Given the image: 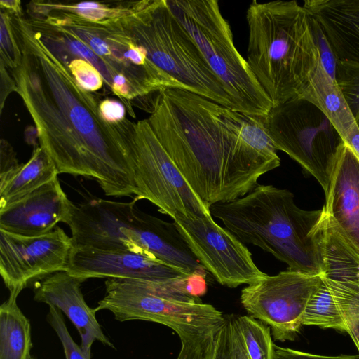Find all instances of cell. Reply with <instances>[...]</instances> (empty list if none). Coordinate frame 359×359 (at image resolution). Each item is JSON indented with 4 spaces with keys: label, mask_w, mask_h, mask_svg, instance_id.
<instances>
[{
    "label": "cell",
    "mask_w": 359,
    "mask_h": 359,
    "mask_svg": "<svg viewBox=\"0 0 359 359\" xmlns=\"http://www.w3.org/2000/svg\"><path fill=\"white\" fill-rule=\"evenodd\" d=\"M57 175L53 159L41 147H36L26 163H21L13 173L0 180V210L20 201Z\"/></svg>",
    "instance_id": "obj_21"
},
{
    "label": "cell",
    "mask_w": 359,
    "mask_h": 359,
    "mask_svg": "<svg viewBox=\"0 0 359 359\" xmlns=\"http://www.w3.org/2000/svg\"><path fill=\"white\" fill-rule=\"evenodd\" d=\"M65 271L84 281L99 278L170 281L191 276L148 255L89 246H73Z\"/></svg>",
    "instance_id": "obj_14"
},
{
    "label": "cell",
    "mask_w": 359,
    "mask_h": 359,
    "mask_svg": "<svg viewBox=\"0 0 359 359\" xmlns=\"http://www.w3.org/2000/svg\"><path fill=\"white\" fill-rule=\"evenodd\" d=\"M73 243L60 226L39 236L0 229V274L9 292L22 291L36 278L66 271Z\"/></svg>",
    "instance_id": "obj_13"
},
{
    "label": "cell",
    "mask_w": 359,
    "mask_h": 359,
    "mask_svg": "<svg viewBox=\"0 0 359 359\" xmlns=\"http://www.w3.org/2000/svg\"><path fill=\"white\" fill-rule=\"evenodd\" d=\"M147 111L158 141L208 207L244 196L280 165L262 117L176 88L155 93Z\"/></svg>",
    "instance_id": "obj_2"
},
{
    "label": "cell",
    "mask_w": 359,
    "mask_h": 359,
    "mask_svg": "<svg viewBox=\"0 0 359 359\" xmlns=\"http://www.w3.org/2000/svg\"><path fill=\"white\" fill-rule=\"evenodd\" d=\"M22 53L10 70L34 121L36 137L58 174L95 180L107 196H136L133 165L119 123L100 116V101L76 82L66 65L23 17H12Z\"/></svg>",
    "instance_id": "obj_1"
},
{
    "label": "cell",
    "mask_w": 359,
    "mask_h": 359,
    "mask_svg": "<svg viewBox=\"0 0 359 359\" xmlns=\"http://www.w3.org/2000/svg\"><path fill=\"white\" fill-rule=\"evenodd\" d=\"M39 18L70 30L102 59L111 76L110 90L132 117H135L132 104L136 99L165 88L188 90L149 60L145 49L123 27L121 18L92 22L63 13Z\"/></svg>",
    "instance_id": "obj_8"
},
{
    "label": "cell",
    "mask_w": 359,
    "mask_h": 359,
    "mask_svg": "<svg viewBox=\"0 0 359 359\" xmlns=\"http://www.w3.org/2000/svg\"><path fill=\"white\" fill-rule=\"evenodd\" d=\"M323 283L321 275L287 269L265 274L245 287L241 302L253 318L271 327L274 340L294 341L302 326L308 302Z\"/></svg>",
    "instance_id": "obj_11"
},
{
    "label": "cell",
    "mask_w": 359,
    "mask_h": 359,
    "mask_svg": "<svg viewBox=\"0 0 359 359\" xmlns=\"http://www.w3.org/2000/svg\"><path fill=\"white\" fill-rule=\"evenodd\" d=\"M121 22L158 68L189 91L236 111L231 98L166 0L139 1L133 13Z\"/></svg>",
    "instance_id": "obj_6"
},
{
    "label": "cell",
    "mask_w": 359,
    "mask_h": 359,
    "mask_svg": "<svg viewBox=\"0 0 359 359\" xmlns=\"http://www.w3.org/2000/svg\"><path fill=\"white\" fill-rule=\"evenodd\" d=\"M208 359H251L237 322V315H224Z\"/></svg>",
    "instance_id": "obj_25"
},
{
    "label": "cell",
    "mask_w": 359,
    "mask_h": 359,
    "mask_svg": "<svg viewBox=\"0 0 359 359\" xmlns=\"http://www.w3.org/2000/svg\"><path fill=\"white\" fill-rule=\"evenodd\" d=\"M138 1H83L79 3L53 1H32L27 5L29 18L49 13H63L92 22H104L125 18L133 13Z\"/></svg>",
    "instance_id": "obj_22"
},
{
    "label": "cell",
    "mask_w": 359,
    "mask_h": 359,
    "mask_svg": "<svg viewBox=\"0 0 359 359\" xmlns=\"http://www.w3.org/2000/svg\"><path fill=\"white\" fill-rule=\"evenodd\" d=\"M359 159V129L357 124L343 140Z\"/></svg>",
    "instance_id": "obj_37"
},
{
    "label": "cell",
    "mask_w": 359,
    "mask_h": 359,
    "mask_svg": "<svg viewBox=\"0 0 359 359\" xmlns=\"http://www.w3.org/2000/svg\"><path fill=\"white\" fill-rule=\"evenodd\" d=\"M299 98L306 100L320 109L342 140L356 125L342 90L325 71L320 59Z\"/></svg>",
    "instance_id": "obj_20"
},
{
    "label": "cell",
    "mask_w": 359,
    "mask_h": 359,
    "mask_svg": "<svg viewBox=\"0 0 359 359\" xmlns=\"http://www.w3.org/2000/svg\"><path fill=\"white\" fill-rule=\"evenodd\" d=\"M0 6L1 8L6 11L14 17H22V8L21 1L19 0H1Z\"/></svg>",
    "instance_id": "obj_38"
},
{
    "label": "cell",
    "mask_w": 359,
    "mask_h": 359,
    "mask_svg": "<svg viewBox=\"0 0 359 359\" xmlns=\"http://www.w3.org/2000/svg\"><path fill=\"white\" fill-rule=\"evenodd\" d=\"M98 109L100 116L107 123L115 124L126 118L127 110L121 102L106 98L100 101Z\"/></svg>",
    "instance_id": "obj_33"
},
{
    "label": "cell",
    "mask_w": 359,
    "mask_h": 359,
    "mask_svg": "<svg viewBox=\"0 0 359 359\" xmlns=\"http://www.w3.org/2000/svg\"><path fill=\"white\" fill-rule=\"evenodd\" d=\"M22 53L17 40L12 15L1 8L0 62L10 70L16 69L21 63Z\"/></svg>",
    "instance_id": "obj_28"
},
{
    "label": "cell",
    "mask_w": 359,
    "mask_h": 359,
    "mask_svg": "<svg viewBox=\"0 0 359 359\" xmlns=\"http://www.w3.org/2000/svg\"><path fill=\"white\" fill-rule=\"evenodd\" d=\"M29 359H36L35 357L31 356Z\"/></svg>",
    "instance_id": "obj_40"
},
{
    "label": "cell",
    "mask_w": 359,
    "mask_h": 359,
    "mask_svg": "<svg viewBox=\"0 0 359 359\" xmlns=\"http://www.w3.org/2000/svg\"><path fill=\"white\" fill-rule=\"evenodd\" d=\"M262 118L276 150L314 177L325 194L343 142L328 118L309 101L294 98L273 107Z\"/></svg>",
    "instance_id": "obj_10"
},
{
    "label": "cell",
    "mask_w": 359,
    "mask_h": 359,
    "mask_svg": "<svg viewBox=\"0 0 359 359\" xmlns=\"http://www.w3.org/2000/svg\"><path fill=\"white\" fill-rule=\"evenodd\" d=\"M309 22L313 40L319 53L321 64L327 74L335 80L338 62L335 53L321 27L311 15H309Z\"/></svg>",
    "instance_id": "obj_32"
},
{
    "label": "cell",
    "mask_w": 359,
    "mask_h": 359,
    "mask_svg": "<svg viewBox=\"0 0 359 359\" xmlns=\"http://www.w3.org/2000/svg\"><path fill=\"white\" fill-rule=\"evenodd\" d=\"M356 124H357V126L359 129V119L356 121Z\"/></svg>",
    "instance_id": "obj_39"
},
{
    "label": "cell",
    "mask_w": 359,
    "mask_h": 359,
    "mask_svg": "<svg viewBox=\"0 0 359 359\" xmlns=\"http://www.w3.org/2000/svg\"><path fill=\"white\" fill-rule=\"evenodd\" d=\"M302 325H313L347 332L338 307L323 280L308 302L302 318Z\"/></svg>",
    "instance_id": "obj_24"
},
{
    "label": "cell",
    "mask_w": 359,
    "mask_h": 359,
    "mask_svg": "<svg viewBox=\"0 0 359 359\" xmlns=\"http://www.w3.org/2000/svg\"><path fill=\"white\" fill-rule=\"evenodd\" d=\"M335 80L355 119H359V64L338 61Z\"/></svg>",
    "instance_id": "obj_27"
},
{
    "label": "cell",
    "mask_w": 359,
    "mask_h": 359,
    "mask_svg": "<svg viewBox=\"0 0 359 359\" xmlns=\"http://www.w3.org/2000/svg\"><path fill=\"white\" fill-rule=\"evenodd\" d=\"M21 163L10 143L4 139L0 142V180L13 173Z\"/></svg>",
    "instance_id": "obj_35"
},
{
    "label": "cell",
    "mask_w": 359,
    "mask_h": 359,
    "mask_svg": "<svg viewBox=\"0 0 359 359\" xmlns=\"http://www.w3.org/2000/svg\"><path fill=\"white\" fill-rule=\"evenodd\" d=\"M294 199L287 189L258 184L244 196L212 205L210 211L244 244L271 253L292 270L322 275L323 208L305 210Z\"/></svg>",
    "instance_id": "obj_3"
},
{
    "label": "cell",
    "mask_w": 359,
    "mask_h": 359,
    "mask_svg": "<svg viewBox=\"0 0 359 359\" xmlns=\"http://www.w3.org/2000/svg\"><path fill=\"white\" fill-rule=\"evenodd\" d=\"M237 322L251 359H273L271 327L250 316L237 315Z\"/></svg>",
    "instance_id": "obj_26"
},
{
    "label": "cell",
    "mask_w": 359,
    "mask_h": 359,
    "mask_svg": "<svg viewBox=\"0 0 359 359\" xmlns=\"http://www.w3.org/2000/svg\"><path fill=\"white\" fill-rule=\"evenodd\" d=\"M273 359H359L358 355L326 356L302 352L274 345Z\"/></svg>",
    "instance_id": "obj_34"
},
{
    "label": "cell",
    "mask_w": 359,
    "mask_h": 359,
    "mask_svg": "<svg viewBox=\"0 0 359 359\" xmlns=\"http://www.w3.org/2000/svg\"><path fill=\"white\" fill-rule=\"evenodd\" d=\"M302 6L321 27L338 61L359 64V0H306Z\"/></svg>",
    "instance_id": "obj_19"
},
{
    "label": "cell",
    "mask_w": 359,
    "mask_h": 359,
    "mask_svg": "<svg viewBox=\"0 0 359 359\" xmlns=\"http://www.w3.org/2000/svg\"><path fill=\"white\" fill-rule=\"evenodd\" d=\"M219 327L181 339L182 346L177 359H208Z\"/></svg>",
    "instance_id": "obj_31"
},
{
    "label": "cell",
    "mask_w": 359,
    "mask_h": 359,
    "mask_svg": "<svg viewBox=\"0 0 359 359\" xmlns=\"http://www.w3.org/2000/svg\"><path fill=\"white\" fill-rule=\"evenodd\" d=\"M121 124L133 165L135 197L150 201L172 219L211 215L210 207L184 180L147 119L133 122L126 118Z\"/></svg>",
    "instance_id": "obj_9"
},
{
    "label": "cell",
    "mask_w": 359,
    "mask_h": 359,
    "mask_svg": "<svg viewBox=\"0 0 359 359\" xmlns=\"http://www.w3.org/2000/svg\"><path fill=\"white\" fill-rule=\"evenodd\" d=\"M104 284L105 294L95 310L109 311L120 322L160 323L181 339L215 330L224 319L221 311L195 295L191 276L170 281L107 278Z\"/></svg>",
    "instance_id": "obj_5"
},
{
    "label": "cell",
    "mask_w": 359,
    "mask_h": 359,
    "mask_svg": "<svg viewBox=\"0 0 359 359\" xmlns=\"http://www.w3.org/2000/svg\"><path fill=\"white\" fill-rule=\"evenodd\" d=\"M73 204L57 177L0 210V229L25 236L48 233L66 222Z\"/></svg>",
    "instance_id": "obj_18"
},
{
    "label": "cell",
    "mask_w": 359,
    "mask_h": 359,
    "mask_svg": "<svg viewBox=\"0 0 359 359\" xmlns=\"http://www.w3.org/2000/svg\"><path fill=\"white\" fill-rule=\"evenodd\" d=\"M20 290L9 292L0 306V359H29L31 325L17 304Z\"/></svg>",
    "instance_id": "obj_23"
},
{
    "label": "cell",
    "mask_w": 359,
    "mask_h": 359,
    "mask_svg": "<svg viewBox=\"0 0 359 359\" xmlns=\"http://www.w3.org/2000/svg\"><path fill=\"white\" fill-rule=\"evenodd\" d=\"M83 280L60 271L35 282L34 299L53 306L65 313L76 327L81 337V348L88 359L91 358V346L95 341L114 348L98 323L95 309L86 302L81 290Z\"/></svg>",
    "instance_id": "obj_16"
},
{
    "label": "cell",
    "mask_w": 359,
    "mask_h": 359,
    "mask_svg": "<svg viewBox=\"0 0 359 359\" xmlns=\"http://www.w3.org/2000/svg\"><path fill=\"white\" fill-rule=\"evenodd\" d=\"M323 210L330 225L359 253V159L340 144Z\"/></svg>",
    "instance_id": "obj_17"
},
{
    "label": "cell",
    "mask_w": 359,
    "mask_h": 359,
    "mask_svg": "<svg viewBox=\"0 0 359 359\" xmlns=\"http://www.w3.org/2000/svg\"><path fill=\"white\" fill-rule=\"evenodd\" d=\"M323 280L359 353V253L333 230L323 236Z\"/></svg>",
    "instance_id": "obj_15"
},
{
    "label": "cell",
    "mask_w": 359,
    "mask_h": 359,
    "mask_svg": "<svg viewBox=\"0 0 359 359\" xmlns=\"http://www.w3.org/2000/svg\"><path fill=\"white\" fill-rule=\"evenodd\" d=\"M16 83L11 74L10 69L1 62H0V112L3 109L6 100L8 95L16 92Z\"/></svg>",
    "instance_id": "obj_36"
},
{
    "label": "cell",
    "mask_w": 359,
    "mask_h": 359,
    "mask_svg": "<svg viewBox=\"0 0 359 359\" xmlns=\"http://www.w3.org/2000/svg\"><path fill=\"white\" fill-rule=\"evenodd\" d=\"M46 320L57 334L63 347L65 359H88L70 335L62 312L49 306Z\"/></svg>",
    "instance_id": "obj_29"
},
{
    "label": "cell",
    "mask_w": 359,
    "mask_h": 359,
    "mask_svg": "<svg viewBox=\"0 0 359 359\" xmlns=\"http://www.w3.org/2000/svg\"><path fill=\"white\" fill-rule=\"evenodd\" d=\"M67 67L78 85L88 92L94 93L105 84L99 71L83 59H73Z\"/></svg>",
    "instance_id": "obj_30"
},
{
    "label": "cell",
    "mask_w": 359,
    "mask_h": 359,
    "mask_svg": "<svg viewBox=\"0 0 359 359\" xmlns=\"http://www.w3.org/2000/svg\"><path fill=\"white\" fill-rule=\"evenodd\" d=\"M178 231L200 264L221 285L236 288L250 285L264 276L246 245L211 215L172 219Z\"/></svg>",
    "instance_id": "obj_12"
},
{
    "label": "cell",
    "mask_w": 359,
    "mask_h": 359,
    "mask_svg": "<svg viewBox=\"0 0 359 359\" xmlns=\"http://www.w3.org/2000/svg\"><path fill=\"white\" fill-rule=\"evenodd\" d=\"M222 84L237 111L266 116L273 104L236 49L217 0H166Z\"/></svg>",
    "instance_id": "obj_7"
},
{
    "label": "cell",
    "mask_w": 359,
    "mask_h": 359,
    "mask_svg": "<svg viewBox=\"0 0 359 359\" xmlns=\"http://www.w3.org/2000/svg\"><path fill=\"white\" fill-rule=\"evenodd\" d=\"M246 20V60L273 107L299 98L320 61L308 13L294 0H255Z\"/></svg>",
    "instance_id": "obj_4"
}]
</instances>
